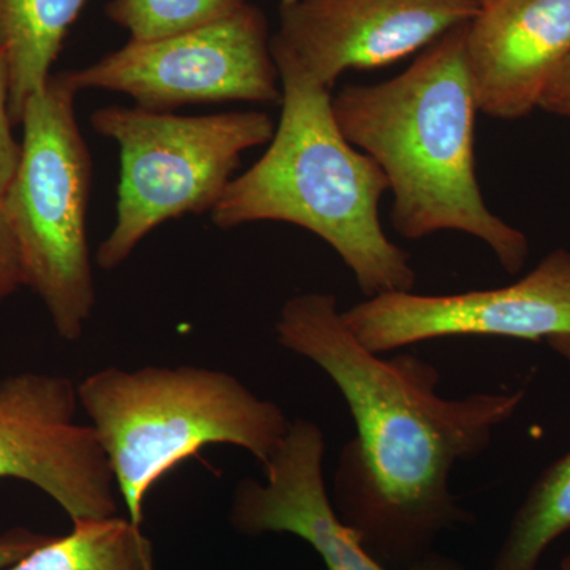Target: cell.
<instances>
[{"mask_svg": "<svg viewBox=\"0 0 570 570\" xmlns=\"http://www.w3.org/2000/svg\"><path fill=\"white\" fill-rule=\"evenodd\" d=\"M78 396L127 519L140 527L149 491L184 460L209 445H235L264 468L291 426L279 404L205 366L105 367L82 379Z\"/></svg>", "mask_w": 570, "mask_h": 570, "instance_id": "obj_4", "label": "cell"}, {"mask_svg": "<svg viewBox=\"0 0 570 570\" xmlns=\"http://www.w3.org/2000/svg\"><path fill=\"white\" fill-rule=\"evenodd\" d=\"M469 69L479 110L519 119L570 55V0H498L466 26Z\"/></svg>", "mask_w": 570, "mask_h": 570, "instance_id": "obj_12", "label": "cell"}, {"mask_svg": "<svg viewBox=\"0 0 570 570\" xmlns=\"http://www.w3.org/2000/svg\"><path fill=\"white\" fill-rule=\"evenodd\" d=\"M570 362V337L549 341ZM570 531V450L540 474L510 521L491 570H539L543 553Z\"/></svg>", "mask_w": 570, "mask_h": 570, "instance_id": "obj_15", "label": "cell"}, {"mask_svg": "<svg viewBox=\"0 0 570 570\" xmlns=\"http://www.w3.org/2000/svg\"><path fill=\"white\" fill-rule=\"evenodd\" d=\"M466 26L420 52L392 80L346 86L335 99L341 132L376 160L393 194L390 219L401 236L463 232L490 247L517 275L530 243L483 200L475 175L479 105L468 63Z\"/></svg>", "mask_w": 570, "mask_h": 570, "instance_id": "obj_2", "label": "cell"}, {"mask_svg": "<svg viewBox=\"0 0 570 570\" xmlns=\"http://www.w3.org/2000/svg\"><path fill=\"white\" fill-rule=\"evenodd\" d=\"M50 535L37 534V532L18 528L0 535V570H6L14 562L31 553L41 546Z\"/></svg>", "mask_w": 570, "mask_h": 570, "instance_id": "obj_19", "label": "cell"}, {"mask_svg": "<svg viewBox=\"0 0 570 570\" xmlns=\"http://www.w3.org/2000/svg\"><path fill=\"white\" fill-rule=\"evenodd\" d=\"M246 0H111L105 13L132 41H153L193 31L230 17Z\"/></svg>", "mask_w": 570, "mask_h": 570, "instance_id": "obj_16", "label": "cell"}, {"mask_svg": "<svg viewBox=\"0 0 570 570\" xmlns=\"http://www.w3.org/2000/svg\"><path fill=\"white\" fill-rule=\"evenodd\" d=\"M324 431L291 422L283 444L264 466L265 480L236 483L230 521L246 535L292 534L309 543L328 570H392L367 553L358 534L337 515L324 479ZM406 570H469L431 551Z\"/></svg>", "mask_w": 570, "mask_h": 570, "instance_id": "obj_11", "label": "cell"}, {"mask_svg": "<svg viewBox=\"0 0 570 570\" xmlns=\"http://www.w3.org/2000/svg\"><path fill=\"white\" fill-rule=\"evenodd\" d=\"M471 2H474L479 9H483V7H489L491 3L498 2V0H471Z\"/></svg>", "mask_w": 570, "mask_h": 570, "instance_id": "obj_21", "label": "cell"}, {"mask_svg": "<svg viewBox=\"0 0 570 570\" xmlns=\"http://www.w3.org/2000/svg\"><path fill=\"white\" fill-rule=\"evenodd\" d=\"M66 73L78 92H121L135 107L160 112L184 105L283 100L268 22L247 2L224 20L167 39L129 40Z\"/></svg>", "mask_w": 570, "mask_h": 570, "instance_id": "obj_7", "label": "cell"}, {"mask_svg": "<svg viewBox=\"0 0 570 570\" xmlns=\"http://www.w3.org/2000/svg\"><path fill=\"white\" fill-rule=\"evenodd\" d=\"M91 124L121 156L115 227L97 249L104 269L124 264L160 224L212 213L242 154L272 141L276 129L262 111L178 116L121 105L94 111Z\"/></svg>", "mask_w": 570, "mask_h": 570, "instance_id": "obj_6", "label": "cell"}, {"mask_svg": "<svg viewBox=\"0 0 570 570\" xmlns=\"http://www.w3.org/2000/svg\"><path fill=\"white\" fill-rule=\"evenodd\" d=\"M273 59L283 86L279 124L264 156L228 184L213 224L296 225L332 246L370 298L414 291L411 257L390 242L379 217L387 176L341 132L332 91L287 56Z\"/></svg>", "mask_w": 570, "mask_h": 570, "instance_id": "obj_3", "label": "cell"}, {"mask_svg": "<svg viewBox=\"0 0 570 570\" xmlns=\"http://www.w3.org/2000/svg\"><path fill=\"white\" fill-rule=\"evenodd\" d=\"M6 570H156L151 540L122 517L77 521Z\"/></svg>", "mask_w": 570, "mask_h": 570, "instance_id": "obj_14", "label": "cell"}, {"mask_svg": "<svg viewBox=\"0 0 570 570\" xmlns=\"http://www.w3.org/2000/svg\"><path fill=\"white\" fill-rule=\"evenodd\" d=\"M558 570H570V554L561 561L560 569Z\"/></svg>", "mask_w": 570, "mask_h": 570, "instance_id": "obj_22", "label": "cell"}, {"mask_svg": "<svg viewBox=\"0 0 570 570\" xmlns=\"http://www.w3.org/2000/svg\"><path fill=\"white\" fill-rule=\"evenodd\" d=\"M10 116L9 67L0 52V198L13 178L20 160L21 146L14 140Z\"/></svg>", "mask_w": 570, "mask_h": 570, "instance_id": "obj_17", "label": "cell"}, {"mask_svg": "<svg viewBox=\"0 0 570 570\" xmlns=\"http://www.w3.org/2000/svg\"><path fill=\"white\" fill-rule=\"evenodd\" d=\"M478 11L471 0H281L272 51L332 91L347 70L423 51Z\"/></svg>", "mask_w": 570, "mask_h": 570, "instance_id": "obj_10", "label": "cell"}, {"mask_svg": "<svg viewBox=\"0 0 570 570\" xmlns=\"http://www.w3.org/2000/svg\"><path fill=\"white\" fill-rule=\"evenodd\" d=\"M78 384L21 373L0 382V480L31 483L77 521L118 515V489L91 425L77 422Z\"/></svg>", "mask_w": 570, "mask_h": 570, "instance_id": "obj_9", "label": "cell"}, {"mask_svg": "<svg viewBox=\"0 0 570 570\" xmlns=\"http://www.w3.org/2000/svg\"><path fill=\"white\" fill-rule=\"evenodd\" d=\"M366 351L384 355L450 336H501L547 343L570 337V253L557 249L523 279L453 295L395 292L344 311Z\"/></svg>", "mask_w": 570, "mask_h": 570, "instance_id": "obj_8", "label": "cell"}, {"mask_svg": "<svg viewBox=\"0 0 570 570\" xmlns=\"http://www.w3.org/2000/svg\"><path fill=\"white\" fill-rule=\"evenodd\" d=\"M77 94L63 71L28 100L20 160L0 198L20 246L24 284L69 343L80 340L96 306L86 228L92 163L77 121Z\"/></svg>", "mask_w": 570, "mask_h": 570, "instance_id": "obj_5", "label": "cell"}, {"mask_svg": "<svg viewBox=\"0 0 570 570\" xmlns=\"http://www.w3.org/2000/svg\"><path fill=\"white\" fill-rule=\"evenodd\" d=\"M277 343L328 374L346 400L355 436L341 450L333 505L385 568L406 570L471 513L450 490L459 463L482 455L519 411L524 390L439 395L436 366L412 354L366 351L335 295L306 292L281 307Z\"/></svg>", "mask_w": 570, "mask_h": 570, "instance_id": "obj_1", "label": "cell"}, {"mask_svg": "<svg viewBox=\"0 0 570 570\" xmlns=\"http://www.w3.org/2000/svg\"><path fill=\"white\" fill-rule=\"evenodd\" d=\"M24 284L20 246L0 202V302Z\"/></svg>", "mask_w": 570, "mask_h": 570, "instance_id": "obj_18", "label": "cell"}, {"mask_svg": "<svg viewBox=\"0 0 570 570\" xmlns=\"http://www.w3.org/2000/svg\"><path fill=\"white\" fill-rule=\"evenodd\" d=\"M540 110L570 119V55L562 62L539 102Z\"/></svg>", "mask_w": 570, "mask_h": 570, "instance_id": "obj_20", "label": "cell"}, {"mask_svg": "<svg viewBox=\"0 0 570 570\" xmlns=\"http://www.w3.org/2000/svg\"><path fill=\"white\" fill-rule=\"evenodd\" d=\"M89 0H0V52L9 67L14 126L33 94L51 80L63 40Z\"/></svg>", "mask_w": 570, "mask_h": 570, "instance_id": "obj_13", "label": "cell"}]
</instances>
